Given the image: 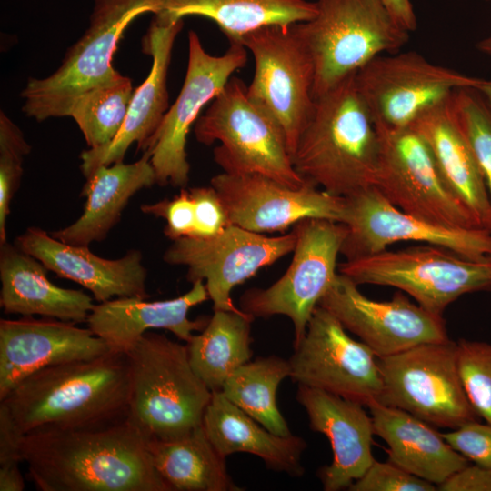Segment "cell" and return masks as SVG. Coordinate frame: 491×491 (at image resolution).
<instances>
[{
  "mask_svg": "<svg viewBox=\"0 0 491 491\" xmlns=\"http://www.w3.org/2000/svg\"><path fill=\"white\" fill-rule=\"evenodd\" d=\"M149 439L129 418L98 430L35 432L23 438L22 462L41 491H170Z\"/></svg>",
  "mask_w": 491,
  "mask_h": 491,
  "instance_id": "obj_1",
  "label": "cell"
},
{
  "mask_svg": "<svg viewBox=\"0 0 491 491\" xmlns=\"http://www.w3.org/2000/svg\"><path fill=\"white\" fill-rule=\"evenodd\" d=\"M131 377L125 352L41 369L2 399L23 434L107 428L129 418Z\"/></svg>",
  "mask_w": 491,
  "mask_h": 491,
  "instance_id": "obj_2",
  "label": "cell"
},
{
  "mask_svg": "<svg viewBox=\"0 0 491 491\" xmlns=\"http://www.w3.org/2000/svg\"><path fill=\"white\" fill-rule=\"evenodd\" d=\"M355 75L315 99L292 163L306 182L347 197L375 185L380 138Z\"/></svg>",
  "mask_w": 491,
  "mask_h": 491,
  "instance_id": "obj_3",
  "label": "cell"
},
{
  "mask_svg": "<svg viewBox=\"0 0 491 491\" xmlns=\"http://www.w3.org/2000/svg\"><path fill=\"white\" fill-rule=\"evenodd\" d=\"M125 353L131 377L129 419L149 438H177L203 424L213 392L192 368L186 346L146 332Z\"/></svg>",
  "mask_w": 491,
  "mask_h": 491,
  "instance_id": "obj_4",
  "label": "cell"
},
{
  "mask_svg": "<svg viewBox=\"0 0 491 491\" xmlns=\"http://www.w3.org/2000/svg\"><path fill=\"white\" fill-rule=\"evenodd\" d=\"M316 15L296 23L315 65L316 99L375 57L399 51L409 32L382 0H316Z\"/></svg>",
  "mask_w": 491,
  "mask_h": 491,
  "instance_id": "obj_5",
  "label": "cell"
},
{
  "mask_svg": "<svg viewBox=\"0 0 491 491\" xmlns=\"http://www.w3.org/2000/svg\"><path fill=\"white\" fill-rule=\"evenodd\" d=\"M195 135L206 145L220 143L214 159L224 173L260 175L294 188L306 184L293 165L282 128L237 77L230 78L198 117Z\"/></svg>",
  "mask_w": 491,
  "mask_h": 491,
  "instance_id": "obj_6",
  "label": "cell"
},
{
  "mask_svg": "<svg viewBox=\"0 0 491 491\" xmlns=\"http://www.w3.org/2000/svg\"><path fill=\"white\" fill-rule=\"evenodd\" d=\"M157 11L158 0H94L89 25L61 65L46 77L27 81L21 92L24 114L37 122L68 116L80 94L120 75L112 63L128 25L139 15Z\"/></svg>",
  "mask_w": 491,
  "mask_h": 491,
  "instance_id": "obj_7",
  "label": "cell"
},
{
  "mask_svg": "<svg viewBox=\"0 0 491 491\" xmlns=\"http://www.w3.org/2000/svg\"><path fill=\"white\" fill-rule=\"evenodd\" d=\"M339 273L356 285L396 287L426 310L443 316L461 296L491 291V259H473L443 246L421 244L346 260Z\"/></svg>",
  "mask_w": 491,
  "mask_h": 491,
  "instance_id": "obj_8",
  "label": "cell"
},
{
  "mask_svg": "<svg viewBox=\"0 0 491 491\" xmlns=\"http://www.w3.org/2000/svg\"><path fill=\"white\" fill-rule=\"evenodd\" d=\"M376 359L379 403L451 430L478 420L460 378L456 342L422 344Z\"/></svg>",
  "mask_w": 491,
  "mask_h": 491,
  "instance_id": "obj_9",
  "label": "cell"
},
{
  "mask_svg": "<svg viewBox=\"0 0 491 491\" xmlns=\"http://www.w3.org/2000/svg\"><path fill=\"white\" fill-rule=\"evenodd\" d=\"M296 24L263 26L240 42L255 60L247 95L280 125L291 157L315 105L314 61Z\"/></svg>",
  "mask_w": 491,
  "mask_h": 491,
  "instance_id": "obj_10",
  "label": "cell"
},
{
  "mask_svg": "<svg viewBox=\"0 0 491 491\" xmlns=\"http://www.w3.org/2000/svg\"><path fill=\"white\" fill-rule=\"evenodd\" d=\"M296 242L286 273L267 288L247 290L241 309L254 317L284 315L294 326V346L303 339L310 317L337 273L336 259L347 234L345 224L306 218L294 225Z\"/></svg>",
  "mask_w": 491,
  "mask_h": 491,
  "instance_id": "obj_11",
  "label": "cell"
},
{
  "mask_svg": "<svg viewBox=\"0 0 491 491\" xmlns=\"http://www.w3.org/2000/svg\"><path fill=\"white\" fill-rule=\"evenodd\" d=\"M358 93L377 127H411L415 121L461 88L482 78L429 62L408 51L378 55L355 75Z\"/></svg>",
  "mask_w": 491,
  "mask_h": 491,
  "instance_id": "obj_12",
  "label": "cell"
},
{
  "mask_svg": "<svg viewBox=\"0 0 491 491\" xmlns=\"http://www.w3.org/2000/svg\"><path fill=\"white\" fill-rule=\"evenodd\" d=\"M377 130L380 151L374 186L391 204L436 225L480 228L446 183L427 144L414 128Z\"/></svg>",
  "mask_w": 491,
  "mask_h": 491,
  "instance_id": "obj_13",
  "label": "cell"
},
{
  "mask_svg": "<svg viewBox=\"0 0 491 491\" xmlns=\"http://www.w3.org/2000/svg\"><path fill=\"white\" fill-rule=\"evenodd\" d=\"M246 50L242 44L230 43L224 55H213L205 50L197 34L189 32L183 86L145 149L151 156L155 184L181 188L188 184L190 165L186 142L190 127L200 116L202 108L224 89L233 74L246 65Z\"/></svg>",
  "mask_w": 491,
  "mask_h": 491,
  "instance_id": "obj_14",
  "label": "cell"
},
{
  "mask_svg": "<svg viewBox=\"0 0 491 491\" xmlns=\"http://www.w3.org/2000/svg\"><path fill=\"white\" fill-rule=\"evenodd\" d=\"M296 235L290 233L268 237L235 225L207 238L183 237L174 240L163 259L170 265L187 267L186 278L192 284L205 281L214 310L240 312L233 303L235 286L252 277L293 252Z\"/></svg>",
  "mask_w": 491,
  "mask_h": 491,
  "instance_id": "obj_15",
  "label": "cell"
},
{
  "mask_svg": "<svg viewBox=\"0 0 491 491\" xmlns=\"http://www.w3.org/2000/svg\"><path fill=\"white\" fill-rule=\"evenodd\" d=\"M375 353L353 339L342 324L317 306L306 334L288 359L297 385L324 390L366 406L382 392Z\"/></svg>",
  "mask_w": 491,
  "mask_h": 491,
  "instance_id": "obj_16",
  "label": "cell"
},
{
  "mask_svg": "<svg viewBox=\"0 0 491 491\" xmlns=\"http://www.w3.org/2000/svg\"><path fill=\"white\" fill-rule=\"evenodd\" d=\"M342 224L347 234L340 254L346 260L373 255L397 242L439 246L463 256H491V232L482 228L448 227L406 213L375 186L344 197Z\"/></svg>",
  "mask_w": 491,
  "mask_h": 491,
  "instance_id": "obj_17",
  "label": "cell"
},
{
  "mask_svg": "<svg viewBox=\"0 0 491 491\" xmlns=\"http://www.w3.org/2000/svg\"><path fill=\"white\" fill-rule=\"evenodd\" d=\"M357 286L338 273L318 306L356 335L376 357L450 340L443 316L412 303L402 292H396L391 300L376 301L364 296Z\"/></svg>",
  "mask_w": 491,
  "mask_h": 491,
  "instance_id": "obj_18",
  "label": "cell"
},
{
  "mask_svg": "<svg viewBox=\"0 0 491 491\" xmlns=\"http://www.w3.org/2000/svg\"><path fill=\"white\" fill-rule=\"evenodd\" d=\"M231 225L256 233L284 232L306 218L342 223L344 197L306 183L294 188L260 175L222 173L211 179Z\"/></svg>",
  "mask_w": 491,
  "mask_h": 491,
  "instance_id": "obj_19",
  "label": "cell"
},
{
  "mask_svg": "<svg viewBox=\"0 0 491 491\" xmlns=\"http://www.w3.org/2000/svg\"><path fill=\"white\" fill-rule=\"evenodd\" d=\"M55 318L0 320V399L45 367L94 358L114 350L89 327Z\"/></svg>",
  "mask_w": 491,
  "mask_h": 491,
  "instance_id": "obj_20",
  "label": "cell"
},
{
  "mask_svg": "<svg viewBox=\"0 0 491 491\" xmlns=\"http://www.w3.org/2000/svg\"><path fill=\"white\" fill-rule=\"evenodd\" d=\"M296 397L311 430L324 434L333 451L331 464L318 471L324 490L348 489L375 461L371 416L358 402L307 386L298 385Z\"/></svg>",
  "mask_w": 491,
  "mask_h": 491,
  "instance_id": "obj_21",
  "label": "cell"
},
{
  "mask_svg": "<svg viewBox=\"0 0 491 491\" xmlns=\"http://www.w3.org/2000/svg\"><path fill=\"white\" fill-rule=\"evenodd\" d=\"M183 25V19L170 24L153 19L143 39V51L152 57L150 73L134 90L125 122L114 140L81 153L80 167L85 178L99 166L123 162L135 142L138 150L145 151L169 108L167 73L174 43Z\"/></svg>",
  "mask_w": 491,
  "mask_h": 491,
  "instance_id": "obj_22",
  "label": "cell"
},
{
  "mask_svg": "<svg viewBox=\"0 0 491 491\" xmlns=\"http://www.w3.org/2000/svg\"><path fill=\"white\" fill-rule=\"evenodd\" d=\"M15 246L38 259L47 270L89 290L98 302L114 297H148L147 273L139 250H129L117 259H106L88 246L64 243L37 227L27 228L16 237Z\"/></svg>",
  "mask_w": 491,
  "mask_h": 491,
  "instance_id": "obj_23",
  "label": "cell"
},
{
  "mask_svg": "<svg viewBox=\"0 0 491 491\" xmlns=\"http://www.w3.org/2000/svg\"><path fill=\"white\" fill-rule=\"evenodd\" d=\"M203 282H194L188 292L167 300L117 297L98 302L87 317V327L112 349L123 352L151 329H166L187 343L194 332L202 331L209 321V317H188L192 307L209 299Z\"/></svg>",
  "mask_w": 491,
  "mask_h": 491,
  "instance_id": "obj_24",
  "label": "cell"
},
{
  "mask_svg": "<svg viewBox=\"0 0 491 491\" xmlns=\"http://www.w3.org/2000/svg\"><path fill=\"white\" fill-rule=\"evenodd\" d=\"M411 127L424 138L446 183L478 226L491 232V200L487 187L457 121L451 97L420 115Z\"/></svg>",
  "mask_w": 491,
  "mask_h": 491,
  "instance_id": "obj_25",
  "label": "cell"
},
{
  "mask_svg": "<svg viewBox=\"0 0 491 491\" xmlns=\"http://www.w3.org/2000/svg\"><path fill=\"white\" fill-rule=\"evenodd\" d=\"M0 306L5 314L86 322L95 305L82 290L52 283L35 257L7 242L0 246Z\"/></svg>",
  "mask_w": 491,
  "mask_h": 491,
  "instance_id": "obj_26",
  "label": "cell"
},
{
  "mask_svg": "<svg viewBox=\"0 0 491 491\" xmlns=\"http://www.w3.org/2000/svg\"><path fill=\"white\" fill-rule=\"evenodd\" d=\"M366 406L375 435L388 446V461L410 474L437 486L469 464L429 424L377 400Z\"/></svg>",
  "mask_w": 491,
  "mask_h": 491,
  "instance_id": "obj_27",
  "label": "cell"
},
{
  "mask_svg": "<svg viewBox=\"0 0 491 491\" xmlns=\"http://www.w3.org/2000/svg\"><path fill=\"white\" fill-rule=\"evenodd\" d=\"M150 154L131 164L124 162L96 168L86 178L82 195L86 197L84 212L70 225L49 234L66 244L88 246L104 240L119 222L130 198L155 184Z\"/></svg>",
  "mask_w": 491,
  "mask_h": 491,
  "instance_id": "obj_28",
  "label": "cell"
},
{
  "mask_svg": "<svg viewBox=\"0 0 491 491\" xmlns=\"http://www.w3.org/2000/svg\"><path fill=\"white\" fill-rule=\"evenodd\" d=\"M205 431L224 456L249 453L276 472L299 477L305 474L302 455L306 442L298 436L276 435L230 402L221 391H214L203 417Z\"/></svg>",
  "mask_w": 491,
  "mask_h": 491,
  "instance_id": "obj_29",
  "label": "cell"
},
{
  "mask_svg": "<svg viewBox=\"0 0 491 491\" xmlns=\"http://www.w3.org/2000/svg\"><path fill=\"white\" fill-rule=\"evenodd\" d=\"M316 2L307 0H158L154 19L175 23L187 15L214 21L230 43H239L246 34L271 25H290L311 20Z\"/></svg>",
  "mask_w": 491,
  "mask_h": 491,
  "instance_id": "obj_30",
  "label": "cell"
},
{
  "mask_svg": "<svg viewBox=\"0 0 491 491\" xmlns=\"http://www.w3.org/2000/svg\"><path fill=\"white\" fill-rule=\"evenodd\" d=\"M154 466L170 491H240L225 456L208 438L203 424L169 440L149 439Z\"/></svg>",
  "mask_w": 491,
  "mask_h": 491,
  "instance_id": "obj_31",
  "label": "cell"
},
{
  "mask_svg": "<svg viewBox=\"0 0 491 491\" xmlns=\"http://www.w3.org/2000/svg\"><path fill=\"white\" fill-rule=\"evenodd\" d=\"M254 318L243 310H214L205 327L186 343L192 368L212 392L220 391L229 375L250 361Z\"/></svg>",
  "mask_w": 491,
  "mask_h": 491,
  "instance_id": "obj_32",
  "label": "cell"
},
{
  "mask_svg": "<svg viewBox=\"0 0 491 491\" xmlns=\"http://www.w3.org/2000/svg\"><path fill=\"white\" fill-rule=\"evenodd\" d=\"M290 376L288 360L277 356L259 357L234 370L221 393L264 427L278 436H289V426L278 409L276 391Z\"/></svg>",
  "mask_w": 491,
  "mask_h": 491,
  "instance_id": "obj_33",
  "label": "cell"
},
{
  "mask_svg": "<svg viewBox=\"0 0 491 491\" xmlns=\"http://www.w3.org/2000/svg\"><path fill=\"white\" fill-rule=\"evenodd\" d=\"M134 93L131 79L121 74L114 80L88 89L72 103L69 115L89 148L103 147L119 133Z\"/></svg>",
  "mask_w": 491,
  "mask_h": 491,
  "instance_id": "obj_34",
  "label": "cell"
},
{
  "mask_svg": "<svg viewBox=\"0 0 491 491\" xmlns=\"http://www.w3.org/2000/svg\"><path fill=\"white\" fill-rule=\"evenodd\" d=\"M451 104L482 171L491 200V107L475 88L455 91Z\"/></svg>",
  "mask_w": 491,
  "mask_h": 491,
  "instance_id": "obj_35",
  "label": "cell"
},
{
  "mask_svg": "<svg viewBox=\"0 0 491 491\" xmlns=\"http://www.w3.org/2000/svg\"><path fill=\"white\" fill-rule=\"evenodd\" d=\"M457 366L466 396L479 418L491 425V344L460 339Z\"/></svg>",
  "mask_w": 491,
  "mask_h": 491,
  "instance_id": "obj_36",
  "label": "cell"
},
{
  "mask_svg": "<svg viewBox=\"0 0 491 491\" xmlns=\"http://www.w3.org/2000/svg\"><path fill=\"white\" fill-rule=\"evenodd\" d=\"M31 151L20 128L0 114V246L6 243V219L10 203L19 187L23 161Z\"/></svg>",
  "mask_w": 491,
  "mask_h": 491,
  "instance_id": "obj_37",
  "label": "cell"
},
{
  "mask_svg": "<svg viewBox=\"0 0 491 491\" xmlns=\"http://www.w3.org/2000/svg\"><path fill=\"white\" fill-rule=\"evenodd\" d=\"M351 491H435L436 486L396 465L375 459L362 477L348 488Z\"/></svg>",
  "mask_w": 491,
  "mask_h": 491,
  "instance_id": "obj_38",
  "label": "cell"
},
{
  "mask_svg": "<svg viewBox=\"0 0 491 491\" xmlns=\"http://www.w3.org/2000/svg\"><path fill=\"white\" fill-rule=\"evenodd\" d=\"M141 211L155 217L164 218L166 225L164 234L172 241L192 237L195 229V202L189 189L181 188L172 199L141 205Z\"/></svg>",
  "mask_w": 491,
  "mask_h": 491,
  "instance_id": "obj_39",
  "label": "cell"
},
{
  "mask_svg": "<svg viewBox=\"0 0 491 491\" xmlns=\"http://www.w3.org/2000/svg\"><path fill=\"white\" fill-rule=\"evenodd\" d=\"M445 440L468 461L491 468V425L472 421L441 433Z\"/></svg>",
  "mask_w": 491,
  "mask_h": 491,
  "instance_id": "obj_40",
  "label": "cell"
},
{
  "mask_svg": "<svg viewBox=\"0 0 491 491\" xmlns=\"http://www.w3.org/2000/svg\"><path fill=\"white\" fill-rule=\"evenodd\" d=\"M189 191L195 212V229L192 237H212L231 225L225 208L212 185L191 187Z\"/></svg>",
  "mask_w": 491,
  "mask_h": 491,
  "instance_id": "obj_41",
  "label": "cell"
},
{
  "mask_svg": "<svg viewBox=\"0 0 491 491\" xmlns=\"http://www.w3.org/2000/svg\"><path fill=\"white\" fill-rule=\"evenodd\" d=\"M24 436L7 407L0 403V466L22 462Z\"/></svg>",
  "mask_w": 491,
  "mask_h": 491,
  "instance_id": "obj_42",
  "label": "cell"
},
{
  "mask_svg": "<svg viewBox=\"0 0 491 491\" xmlns=\"http://www.w3.org/2000/svg\"><path fill=\"white\" fill-rule=\"evenodd\" d=\"M436 488L441 491H491V468L468 464Z\"/></svg>",
  "mask_w": 491,
  "mask_h": 491,
  "instance_id": "obj_43",
  "label": "cell"
},
{
  "mask_svg": "<svg viewBox=\"0 0 491 491\" xmlns=\"http://www.w3.org/2000/svg\"><path fill=\"white\" fill-rule=\"evenodd\" d=\"M395 20L409 33L417 26V19L411 0H382Z\"/></svg>",
  "mask_w": 491,
  "mask_h": 491,
  "instance_id": "obj_44",
  "label": "cell"
},
{
  "mask_svg": "<svg viewBox=\"0 0 491 491\" xmlns=\"http://www.w3.org/2000/svg\"><path fill=\"white\" fill-rule=\"evenodd\" d=\"M25 489V479L19 464L0 466V491H22Z\"/></svg>",
  "mask_w": 491,
  "mask_h": 491,
  "instance_id": "obj_45",
  "label": "cell"
},
{
  "mask_svg": "<svg viewBox=\"0 0 491 491\" xmlns=\"http://www.w3.org/2000/svg\"><path fill=\"white\" fill-rule=\"evenodd\" d=\"M484 96L489 106L491 107V79H482L476 88Z\"/></svg>",
  "mask_w": 491,
  "mask_h": 491,
  "instance_id": "obj_46",
  "label": "cell"
},
{
  "mask_svg": "<svg viewBox=\"0 0 491 491\" xmlns=\"http://www.w3.org/2000/svg\"><path fill=\"white\" fill-rule=\"evenodd\" d=\"M476 49L484 55L491 57V32L487 36L479 40L476 45Z\"/></svg>",
  "mask_w": 491,
  "mask_h": 491,
  "instance_id": "obj_47",
  "label": "cell"
},
{
  "mask_svg": "<svg viewBox=\"0 0 491 491\" xmlns=\"http://www.w3.org/2000/svg\"><path fill=\"white\" fill-rule=\"evenodd\" d=\"M489 258L491 259V256H489Z\"/></svg>",
  "mask_w": 491,
  "mask_h": 491,
  "instance_id": "obj_48",
  "label": "cell"
},
{
  "mask_svg": "<svg viewBox=\"0 0 491 491\" xmlns=\"http://www.w3.org/2000/svg\"><path fill=\"white\" fill-rule=\"evenodd\" d=\"M485 1H491V0H485Z\"/></svg>",
  "mask_w": 491,
  "mask_h": 491,
  "instance_id": "obj_49",
  "label": "cell"
}]
</instances>
